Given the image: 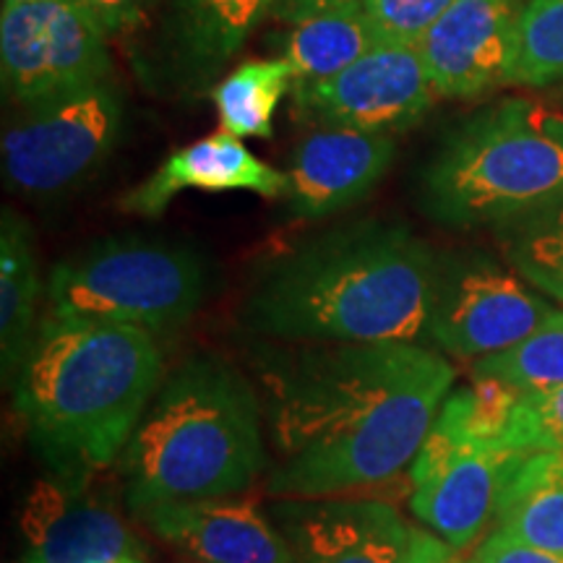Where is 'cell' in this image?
<instances>
[{
  "label": "cell",
  "mask_w": 563,
  "mask_h": 563,
  "mask_svg": "<svg viewBox=\"0 0 563 563\" xmlns=\"http://www.w3.org/2000/svg\"><path fill=\"white\" fill-rule=\"evenodd\" d=\"M136 517L157 538L203 563H298L285 534L249 501L159 504Z\"/></svg>",
  "instance_id": "obj_18"
},
{
  "label": "cell",
  "mask_w": 563,
  "mask_h": 563,
  "mask_svg": "<svg viewBox=\"0 0 563 563\" xmlns=\"http://www.w3.org/2000/svg\"><path fill=\"white\" fill-rule=\"evenodd\" d=\"M344 3H361V0H277L274 5L272 19L282 21V24H300V21L316 16V13L334 9V5H344Z\"/></svg>",
  "instance_id": "obj_31"
},
{
  "label": "cell",
  "mask_w": 563,
  "mask_h": 563,
  "mask_svg": "<svg viewBox=\"0 0 563 563\" xmlns=\"http://www.w3.org/2000/svg\"><path fill=\"white\" fill-rule=\"evenodd\" d=\"M274 498L344 496L415 462L456 368L426 344H295L264 361Z\"/></svg>",
  "instance_id": "obj_1"
},
{
  "label": "cell",
  "mask_w": 563,
  "mask_h": 563,
  "mask_svg": "<svg viewBox=\"0 0 563 563\" xmlns=\"http://www.w3.org/2000/svg\"><path fill=\"white\" fill-rule=\"evenodd\" d=\"M84 473L42 477L21 504L26 563L146 561V548L118 506Z\"/></svg>",
  "instance_id": "obj_12"
},
{
  "label": "cell",
  "mask_w": 563,
  "mask_h": 563,
  "mask_svg": "<svg viewBox=\"0 0 563 563\" xmlns=\"http://www.w3.org/2000/svg\"><path fill=\"white\" fill-rule=\"evenodd\" d=\"M272 519L298 563H407L412 527L391 504L363 496L277 498Z\"/></svg>",
  "instance_id": "obj_13"
},
{
  "label": "cell",
  "mask_w": 563,
  "mask_h": 563,
  "mask_svg": "<svg viewBox=\"0 0 563 563\" xmlns=\"http://www.w3.org/2000/svg\"><path fill=\"white\" fill-rule=\"evenodd\" d=\"M277 0H165L152 66L178 91L211 89Z\"/></svg>",
  "instance_id": "obj_15"
},
{
  "label": "cell",
  "mask_w": 563,
  "mask_h": 563,
  "mask_svg": "<svg viewBox=\"0 0 563 563\" xmlns=\"http://www.w3.org/2000/svg\"><path fill=\"white\" fill-rule=\"evenodd\" d=\"M514 272L563 306V194L493 224Z\"/></svg>",
  "instance_id": "obj_22"
},
{
  "label": "cell",
  "mask_w": 563,
  "mask_h": 563,
  "mask_svg": "<svg viewBox=\"0 0 563 563\" xmlns=\"http://www.w3.org/2000/svg\"><path fill=\"white\" fill-rule=\"evenodd\" d=\"M266 467L262 405L222 357H188L159 386L121 456L133 514L241 496Z\"/></svg>",
  "instance_id": "obj_4"
},
{
  "label": "cell",
  "mask_w": 563,
  "mask_h": 563,
  "mask_svg": "<svg viewBox=\"0 0 563 563\" xmlns=\"http://www.w3.org/2000/svg\"><path fill=\"white\" fill-rule=\"evenodd\" d=\"M563 81V0H522L509 84Z\"/></svg>",
  "instance_id": "obj_25"
},
{
  "label": "cell",
  "mask_w": 563,
  "mask_h": 563,
  "mask_svg": "<svg viewBox=\"0 0 563 563\" xmlns=\"http://www.w3.org/2000/svg\"><path fill=\"white\" fill-rule=\"evenodd\" d=\"M506 449L517 454L563 452V386L543 394H522Z\"/></svg>",
  "instance_id": "obj_26"
},
{
  "label": "cell",
  "mask_w": 563,
  "mask_h": 563,
  "mask_svg": "<svg viewBox=\"0 0 563 563\" xmlns=\"http://www.w3.org/2000/svg\"><path fill=\"white\" fill-rule=\"evenodd\" d=\"M295 87V70L285 58L251 60L238 66L209 89L222 131L238 139H269L274 112L282 97Z\"/></svg>",
  "instance_id": "obj_23"
},
{
  "label": "cell",
  "mask_w": 563,
  "mask_h": 563,
  "mask_svg": "<svg viewBox=\"0 0 563 563\" xmlns=\"http://www.w3.org/2000/svg\"><path fill=\"white\" fill-rule=\"evenodd\" d=\"M123 125L125 95L115 79L21 104L3 131L5 186L26 199L70 194L115 152Z\"/></svg>",
  "instance_id": "obj_7"
},
{
  "label": "cell",
  "mask_w": 563,
  "mask_h": 563,
  "mask_svg": "<svg viewBox=\"0 0 563 563\" xmlns=\"http://www.w3.org/2000/svg\"><path fill=\"white\" fill-rule=\"evenodd\" d=\"M397 157L391 133L316 129L292 154L285 203L300 220H327L363 201Z\"/></svg>",
  "instance_id": "obj_16"
},
{
  "label": "cell",
  "mask_w": 563,
  "mask_h": 563,
  "mask_svg": "<svg viewBox=\"0 0 563 563\" xmlns=\"http://www.w3.org/2000/svg\"><path fill=\"white\" fill-rule=\"evenodd\" d=\"M555 308L483 253L441 258L428 340L454 357H483L530 336Z\"/></svg>",
  "instance_id": "obj_10"
},
{
  "label": "cell",
  "mask_w": 563,
  "mask_h": 563,
  "mask_svg": "<svg viewBox=\"0 0 563 563\" xmlns=\"http://www.w3.org/2000/svg\"><path fill=\"white\" fill-rule=\"evenodd\" d=\"M407 563H462V559H456L454 548H449L441 538H435L431 530L412 527L410 559H407Z\"/></svg>",
  "instance_id": "obj_30"
},
{
  "label": "cell",
  "mask_w": 563,
  "mask_h": 563,
  "mask_svg": "<svg viewBox=\"0 0 563 563\" xmlns=\"http://www.w3.org/2000/svg\"><path fill=\"white\" fill-rule=\"evenodd\" d=\"M439 264L407 224H344L266 264L245 295L243 321L253 334L287 344H422Z\"/></svg>",
  "instance_id": "obj_2"
},
{
  "label": "cell",
  "mask_w": 563,
  "mask_h": 563,
  "mask_svg": "<svg viewBox=\"0 0 563 563\" xmlns=\"http://www.w3.org/2000/svg\"><path fill=\"white\" fill-rule=\"evenodd\" d=\"M431 76L418 47L378 45L329 79L292 87L295 115L319 129L402 133L433 110Z\"/></svg>",
  "instance_id": "obj_11"
},
{
  "label": "cell",
  "mask_w": 563,
  "mask_h": 563,
  "mask_svg": "<svg viewBox=\"0 0 563 563\" xmlns=\"http://www.w3.org/2000/svg\"><path fill=\"white\" fill-rule=\"evenodd\" d=\"M45 292L30 222L13 209L0 217V363L13 384L37 332V302Z\"/></svg>",
  "instance_id": "obj_19"
},
{
  "label": "cell",
  "mask_w": 563,
  "mask_h": 563,
  "mask_svg": "<svg viewBox=\"0 0 563 563\" xmlns=\"http://www.w3.org/2000/svg\"><path fill=\"white\" fill-rule=\"evenodd\" d=\"M186 191L230 194L249 191L262 199H285L287 173L258 159L241 139L217 131L175 150L150 178L123 196L121 211L136 217H162L175 196Z\"/></svg>",
  "instance_id": "obj_17"
},
{
  "label": "cell",
  "mask_w": 563,
  "mask_h": 563,
  "mask_svg": "<svg viewBox=\"0 0 563 563\" xmlns=\"http://www.w3.org/2000/svg\"><path fill=\"white\" fill-rule=\"evenodd\" d=\"M186 563H203V561H186Z\"/></svg>",
  "instance_id": "obj_33"
},
{
  "label": "cell",
  "mask_w": 563,
  "mask_h": 563,
  "mask_svg": "<svg viewBox=\"0 0 563 563\" xmlns=\"http://www.w3.org/2000/svg\"><path fill=\"white\" fill-rule=\"evenodd\" d=\"M527 454L470 439L435 418L410 467L412 514L456 553L481 540Z\"/></svg>",
  "instance_id": "obj_9"
},
{
  "label": "cell",
  "mask_w": 563,
  "mask_h": 563,
  "mask_svg": "<svg viewBox=\"0 0 563 563\" xmlns=\"http://www.w3.org/2000/svg\"><path fill=\"white\" fill-rule=\"evenodd\" d=\"M498 530L563 555V452L527 454L506 483Z\"/></svg>",
  "instance_id": "obj_20"
},
{
  "label": "cell",
  "mask_w": 563,
  "mask_h": 563,
  "mask_svg": "<svg viewBox=\"0 0 563 563\" xmlns=\"http://www.w3.org/2000/svg\"><path fill=\"white\" fill-rule=\"evenodd\" d=\"M462 563H475V561H473V559H470V561H462Z\"/></svg>",
  "instance_id": "obj_34"
},
{
  "label": "cell",
  "mask_w": 563,
  "mask_h": 563,
  "mask_svg": "<svg viewBox=\"0 0 563 563\" xmlns=\"http://www.w3.org/2000/svg\"><path fill=\"white\" fill-rule=\"evenodd\" d=\"M382 45L418 47L454 0H363Z\"/></svg>",
  "instance_id": "obj_27"
},
{
  "label": "cell",
  "mask_w": 563,
  "mask_h": 563,
  "mask_svg": "<svg viewBox=\"0 0 563 563\" xmlns=\"http://www.w3.org/2000/svg\"><path fill=\"white\" fill-rule=\"evenodd\" d=\"M79 0H3L0 70L11 102L34 104L112 79V55Z\"/></svg>",
  "instance_id": "obj_8"
},
{
  "label": "cell",
  "mask_w": 563,
  "mask_h": 563,
  "mask_svg": "<svg viewBox=\"0 0 563 563\" xmlns=\"http://www.w3.org/2000/svg\"><path fill=\"white\" fill-rule=\"evenodd\" d=\"M522 0H454L418 53L439 97H481L509 84Z\"/></svg>",
  "instance_id": "obj_14"
},
{
  "label": "cell",
  "mask_w": 563,
  "mask_h": 563,
  "mask_svg": "<svg viewBox=\"0 0 563 563\" xmlns=\"http://www.w3.org/2000/svg\"><path fill=\"white\" fill-rule=\"evenodd\" d=\"M209 277L207 258L191 245L112 235L53 266L45 282L47 311L167 334L199 313Z\"/></svg>",
  "instance_id": "obj_6"
},
{
  "label": "cell",
  "mask_w": 563,
  "mask_h": 563,
  "mask_svg": "<svg viewBox=\"0 0 563 563\" xmlns=\"http://www.w3.org/2000/svg\"><path fill=\"white\" fill-rule=\"evenodd\" d=\"M108 37H123L144 24L152 0H79Z\"/></svg>",
  "instance_id": "obj_29"
},
{
  "label": "cell",
  "mask_w": 563,
  "mask_h": 563,
  "mask_svg": "<svg viewBox=\"0 0 563 563\" xmlns=\"http://www.w3.org/2000/svg\"><path fill=\"white\" fill-rule=\"evenodd\" d=\"M563 194V115L506 100L443 139L420 175V207L449 228L498 224Z\"/></svg>",
  "instance_id": "obj_5"
},
{
  "label": "cell",
  "mask_w": 563,
  "mask_h": 563,
  "mask_svg": "<svg viewBox=\"0 0 563 563\" xmlns=\"http://www.w3.org/2000/svg\"><path fill=\"white\" fill-rule=\"evenodd\" d=\"M123 563H146V561H123Z\"/></svg>",
  "instance_id": "obj_32"
},
{
  "label": "cell",
  "mask_w": 563,
  "mask_h": 563,
  "mask_svg": "<svg viewBox=\"0 0 563 563\" xmlns=\"http://www.w3.org/2000/svg\"><path fill=\"white\" fill-rule=\"evenodd\" d=\"M475 376L501 378L522 394L563 386V311H553L530 336L498 355L475 363Z\"/></svg>",
  "instance_id": "obj_24"
},
{
  "label": "cell",
  "mask_w": 563,
  "mask_h": 563,
  "mask_svg": "<svg viewBox=\"0 0 563 563\" xmlns=\"http://www.w3.org/2000/svg\"><path fill=\"white\" fill-rule=\"evenodd\" d=\"M475 563H563V555L545 551V548L530 545L525 540L514 538L504 530H493L477 545L473 555Z\"/></svg>",
  "instance_id": "obj_28"
},
{
  "label": "cell",
  "mask_w": 563,
  "mask_h": 563,
  "mask_svg": "<svg viewBox=\"0 0 563 563\" xmlns=\"http://www.w3.org/2000/svg\"><path fill=\"white\" fill-rule=\"evenodd\" d=\"M162 371L146 329L47 311L13 378V412L55 473L95 475L123 456Z\"/></svg>",
  "instance_id": "obj_3"
},
{
  "label": "cell",
  "mask_w": 563,
  "mask_h": 563,
  "mask_svg": "<svg viewBox=\"0 0 563 563\" xmlns=\"http://www.w3.org/2000/svg\"><path fill=\"white\" fill-rule=\"evenodd\" d=\"M382 45L373 32L365 3H344L295 24L287 34L285 60L295 84L329 79Z\"/></svg>",
  "instance_id": "obj_21"
}]
</instances>
